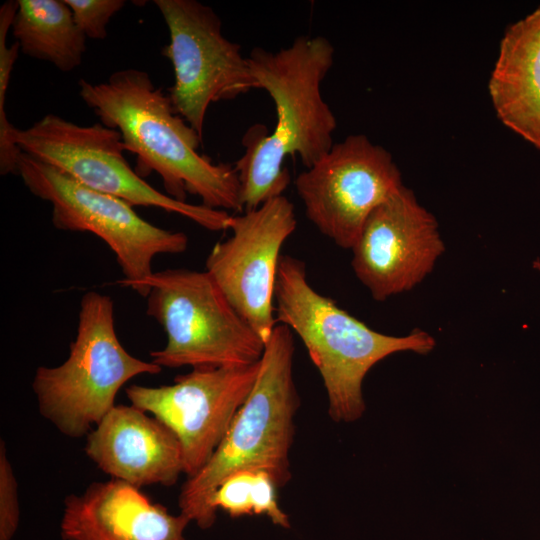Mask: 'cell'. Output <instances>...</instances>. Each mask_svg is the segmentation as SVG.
Instances as JSON below:
<instances>
[{
	"mask_svg": "<svg viewBox=\"0 0 540 540\" xmlns=\"http://www.w3.org/2000/svg\"><path fill=\"white\" fill-rule=\"evenodd\" d=\"M334 47L323 36H298L277 51L254 48L248 58L257 88L275 105L272 132L252 126L244 135V154L234 164L244 211L283 195L290 174L287 156L298 155L311 167L333 146L334 113L321 94V84L334 63Z\"/></svg>",
	"mask_w": 540,
	"mask_h": 540,
	"instance_id": "obj_1",
	"label": "cell"
},
{
	"mask_svg": "<svg viewBox=\"0 0 540 540\" xmlns=\"http://www.w3.org/2000/svg\"><path fill=\"white\" fill-rule=\"evenodd\" d=\"M78 86L83 102L103 125L119 131L125 150L136 155L135 171L142 178L157 173L176 200L191 194L209 208L244 212L235 166L198 152L202 137L147 72L125 68L103 82L81 79Z\"/></svg>",
	"mask_w": 540,
	"mask_h": 540,
	"instance_id": "obj_2",
	"label": "cell"
},
{
	"mask_svg": "<svg viewBox=\"0 0 540 540\" xmlns=\"http://www.w3.org/2000/svg\"><path fill=\"white\" fill-rule=\"evenodd\" d=\"M276 323L294 331L318 369L335 422L350 423L365 411L362 383L368 371L387 356L403 351L427 354L436 345L415 329L392 336L371 329L317 292L308 282L305 263L281 255L274 289Z\"/></svg>",
	"mask_w": 540,
	"mask_h": 540,
	"instance_id": "obj_3",
	"label": "cell"
},
{
	"mask_svg": "<svg viewBox=\"0 0 540 540\" xmlns=\"http://www.w3.org/2000/svg\"><path fill=\"white\" fill-rule=\"evenodd\" d=\"M294 352L292 330L277 323L265 343L248 398L206 465L187 477L181 487L178 507L190 523L201 529L214 525L217 510L212 505L213 495L231 473L265 470L279 488L290 480L289 453L300 406L293 375Z\"/></svg>",
	"mask_w": 540,
	"mask_h": 540,
	"instance_id": "obj_4",
	"label": "cell"
},
{
	"mask_svg": "<svg viewBox=\"0 0 540 540\" xmlns=\"http://www.w3.org/2000/svg\"><path fill=\"white\" fill-rule=\"evenodd\" d=\"M161 371L159 365L131 355L122 346L112 299L88 291L80 302L77 333L67 359L55 367H38L32 388L41 415L65 436L80 438L115 406L126 382Z\"/></svg>",
	"mask_w": 540,
	"mask_h": 540,
	"instance_id": "obj_5",
	"label": "cell"
},
{
	"mask_svg": "<svg viewBox=\"0 0 540 540\" xmlns=\"http://www.w3.org/2000/svg\"><path fill=\"white\" fill-rule=\"evenodd\" d=\"M138 294L147 314L167 335L150 352L160 367L247 365L258 362L265 343L205 271L167 269L143 281Z\"/></svg>",
	"mask_w": 540,
	"mask_h": 540,
	"instance_id": "obj_6",
	"label": "cell"
},
{
	"mask_svg": "<svg viewBox=\"0 0 540 540\" xmlns=\"http://www.w3.org/2000/svg\"><path fill=\"white\" fill-rule=\"evenodd\" d=\"M17 174L34 196L51 204L55 228L90 232L110 247L123 274L118 282L124 287L136 291L153 274L156 255L180 254L188 247L185 233L157 227L141 218L128 202L91 189L23 152Z\"/></svg>",
	"mask_w": 540,
	"mask_h": 540,
	"instance_id": "obj_7",
	"label": "cell"
},
{
	"mask_svg": "<svg viewBox=\"0 0 540 540\" xmlns=\"http://www.w3.org/2000/svg\"><path fill=\"white\" fill-rule=\"evenodd\" d=\"M15 143L21 152L132 206L176 213L210 231L229 229L232 215L227 211L176 200L148 184L126 160L119 131L102 123L79 125L48 114L26 129H17Z\"/></svg>",
	"mask_w": 540,
	"mask_h": 540,
	"instance_id": "obj_8",
	"label": "cell"
},
{
	"mask_svg": "<svg viewBox=\"0 0 540 540\" xmlns=\"http://www.w3.org/2000/svg\"><path fill=\"white\" fill-rule=\"evenodd\" d=\"M169 31L162 54L170 61L174 83L169 97L176 113L202 137L210 104L233 100L257 88L248 58L227 39L222 22L196 0H155Z\"/></svg>",
	"mask_w": 540,
	"mask_h": 540,
	"instance_id": "obj_9",
	"label": "cell"
},
{
	"mask_svg": "<svg viewBox=\"0 0 540 540\" xmlns=\"http://www.w3.org/2000/svg\"><path fill=\"white\" fill-rule=\"evenodd\" d=\"M402 185L391 154L363 134L334 143L295 179L307 218L344 249L353 247L372 211Z\"/></svg>",
	"mask_w": 540,
	"mask_h": 540,
	"instance_id": "obj_10",
	"label": "cell"
},
{
	"mask_svg": "<svg viewBox=\"0 0 540 540\" xmlns=\"http://www.w3.org/2000/svg\"><path fill=\"white\" fill-rule=\"evenodd\" d=\"M260 368L247 365L194 367L170 385H130L125 393L135 407L153 415L177 436L184 474L191 477L209 461L235 415L248 398Z\"/></svg>",
	"mask_w": 540,
	"mask_h": 540,
	"instance_id": "obj_11",
	"label": "cell"
},
{
	"mask_svg": "<svg viewBox=\"0 0 540 540\" xmlns=\"http://www.w3.org/2000/svg\"><path fill=\"white\" fill-rule=\"evenodd\" d=\"M297 225L284 195L232 216V235L217 242L205 267L235 310L267 342L274 327V289L280 251Z\"/></svg>",
	"mask_w": 540,
	"mask_h": 540,
	"instance_id": "obj_12",
	"label": "cell"
},
{
	"mask_svg": "<svg viewBox=\"0 0 540 540\" xmlns=\"http://www.w3.org/2000/svg\"><path fill=\"white\" fill-rule=\"evenodd\" d=\"M351 250L356 277L385 301L419 284L445 246L436 218L402 185L372 211Z\"/></svg>",
	"mask_w": 540,
	"mask_h": 540,
	"instance_id": "obj_13",
	"label": "cell"
},
{
	"mask_svg": "<svg viewBox=\"0 0 540 540\" xmlns=\"http://www.w3.org/2000/svg\"><path fill=\"white\" fill-rule=\"evenodd\" d=\"M86 455L112 479L141 488L174 485L184 474L174 432L134 405H115L87 434Z\"/></svg>",
	"mask_w": 540,
	"mask_h": 540,
	"instance_id": "obj_14",
	"label": "cell"
},
{
	"mask_svg": "<svg viewBox=\"0 0 540 540\" xmlns=\"http://www.w3.org/2000/svg\"><path fill=\"white\" fill-rule=\"evenodd\" d=\"M190 521L153 502L141 488L110 479L64 500L62 540H189Z\"/></svg>",
	"mask_w": 540,
	"mask_h": 540,
	"instance_id": "obj_15",
	"label": "cell"
},
{
	"mask_svg": "<svg viewBox=\"0 0 540 540\" xmlns=\"http://www.w3.org/2000/svg\"><path fill=\"white\" fill-rule=\"evenodd\" d=\"M488 90L500 121L540 150V6L506 29Z\"/></svg>",
	"mask_w": 540,
	"mask_h": 540,
	"instance_id": "obj_16",
	"label": "cell"
},
{
	"mask_svg": "<svg viewBox=\"0 0 540 540\" xmlns=\"http://www.w3.org/2000/svg\"><path fill=\"white\" fill-rule=\"evenodd\" d=\"M12 34L20 51L63 72L80 66L86 37L64 0H18Z\"/></svg>",
	"mask_w": 540,
	"mask_h": 540,
	"instance_id": "obj_17",
	"label": "cell"
},
{
	"mask_svg": "<svg viewBox=\"0 0 540 540\" xmlns=\"http://www.w3.org/2000/svg\"><path fill=\"white\" fill-rule=\"evenodd\" d=\"M18 8L17 1H7L0 7V173H17L21 153L15 143L17 128L8 120L5 110L6 94L14 63L20 52L17 42L7 45V34L12 28Z\"/></svg>",
	"mask_w": 540,
	"mask_h": 540,
	"instance_id": "obj_18",
	"label": "cell"
},
{
	"mask_svg": "<svg viewBox=\"0 0 540 540\" xmlns=\"http://www.w3.org/2000/svg\"><path fill=\"white\" fill-rule=\"evenodd\" d=\"M254 469H243L228 475L217 487L212 505L232 518L254 515Z\"/></svg>",
	"mask_w": 540,
	"mask_h": 540,
	"instance_id": "obj_19",
	"label": "cell"
},
{
	"mask_svg": "<svg viewBox=\"0 0 540 540\" xmlns=\"http://www.w3.org/2000/svg\"><path fill=\"white\" fill-rule=\"evenodd\" d=\"M72 11L77 27L86 38L102 40L107 36L111 18L125 5L124 0H64Z\"/></svg>",
	"mask_w": 540,
	"mask_h": 540,
	"instance_id": "obj_20",
	"label": "cell"
},
{
	"mask_svg": "<svg viewBox=\"0 0 540 540\" xmlns=\"http://www.w3.org/2000/svg\"><path fill=\"white\" fill-rule=\"evenodd\" d=\"M20 521L18 485L7 456L5 441H0V540H11Z\"/></svg>",
	"mask_w": 540,
	"mask_h": 540,
	"instance_id": "obj_21",
	"label": "cell"
}]
</instances>
